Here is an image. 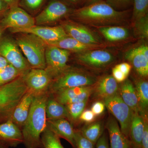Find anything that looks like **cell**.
<instances>
[{
	"instance_id": "cell-30",
	"label": "cell",
	"mask_w": 148,
	"mask_h": 148,
	"mask_svg": "<svg viewBox=\"0 0 148 148\" xmlns=\"http://www.w3.org/2000/svg\"><path fill=\"white\" fill-rule=\"evenodd\" d=\"M43 148H64L60 138L47 127L41 136Z\"/></svg>"
},
{
	"instance_id": "cell-15",
	"label": "cell",
	"mask_w": 148,
	"mask_h": 148,
	"mask_svg": "<svg viewBox=\"0 0 148 148\" xmlns=\"http://www.w3.org/2000/svg\"><path fill=\"white\" fill-rule=\"evenodd\" d=\"M23 141L21 130L11 120L0 123V142L8 147H15Z\"/></svg>"
},
{
	"instance_id": "cell-46",
	"label": "cell",
	"mask_w": 148,
	"mask_h": 148,
	"mask_svg": "<svg viewBox=\"0 0 148 148\" xmlns=\"http://www.w3.org/2000/svg\"><path fill=\"white\" fill-rule=\"evenodd\" d=\"M10 64L4 57L0 55V69H3Z\"/></svg>"
},
{
	"instance_id": "cell-7",
	"label": "cell",
	"mask_w": 148,
	"mask_h": 148,
	"mask_svg": "<svg viewBox=\"0 0 148 148\" xmlns=\"http://www.w3.org/2000/svg\"><path fill=\"white\" fill-rule=\"evenodd\" d=\"M70 55V51L48 45L45 50V70L53 79L69 69L67 64Z\"/></svg>"
},
{
	"instance_id": "cell-2",
	"label": "cell",
	"mask_w": 148,
	"mask_h": 148,
	"mask_svg": "<svg viewBox=\"0 0 148 148\" xmlns=\"http://www.w3.org/2000/svg\"><path fill=\"white\" fill-rule=\"evenodd\" d=\"M27 90L22 77L0 87V123L11 120L15 107Z\"/></svg>"
},
{
	"instance_id": "cell-22",
	"label": "cell",
	"mask_w": 148,
	"mask_h": 148,
	"mask_svg": "<svg viewBox=\"0 0 148 148\" xmlns=\"http://www.w3.org/2000/svg\"><path fill=\"white\" fill-rule=\"evenodd\" d=\"M125 57L134 66L137 73L142 77L148 75V58L142 54L137 48L126 52Z\"/></svg>"
},
{
	"instance_id": "cell-6",
	"label": "cell",
	"mask_w": 148,
	"mask_h": 148,
	"mask_svg": "<svg viewBox=\"0 0 148 148\" xmlns=\"http://www.w3.org/2000/svg\"><path fill=\"white\" fill-rule=\"evenodd\" d=\"M103 103L109 112L119 123L121 132L130 140V124L134 112L122 100L118 93L104 99Z\"/></svg>"
},
{
	"instance_id": "cell-41",
	"label": "cell",
	"mask_w": 148,
	"mask_h": 148,
	"mask_svg": "<svg viewBox=\"0 0 148 148\" xmlns=\"http://www.w3.org/2000/svg\"><path fill=\"white\" fill-rule=\"evenodd\" d=\"M110 5L113 7L114 6L116 7L126 6L130 4L132 2V0H108Z\"/></svg>"
},
{
	"instance_id": "cell-50",
	"label": "cell",
	"mask_w": 148,
	"mask_h": 148,
	"mask_svg": "<svg viewBox=\"0 0 148 148\" xmlns=\"http://www.w3.org/2000/svg\"><path fill=\"white\" fill-rule=\"evenodd\" d=\"M132 148H142V147L140 146H135L132 145Z\"/></svg>"
},
{
	"instance_id": "cell-1",
	"label": "cell",
	"mask_w": 148,
	"mask_h": 148,
	"mask_svg": "<svg viewBox=\"0 0 148 148\" xmlns=\"http://www.w3.org/2000/svg\"><path fill=\"white\" fill-rule=\"evenodd\" d=\"M49 91L35 95L29 115L21 129L26 148H43L41 136L47 127L45 107Z\"/></svg>"
},
{
	"instance_id": "cell-23",
	"label": "cell",
	"mask_w": 148,
	"mask_h": 148,
	"mask_svg": "<svg viewBox=\"0 0 148 148\" xmlns=\"http://www.w3.org/2000/svg\"><path fill=\"white\" fill-rule=\"evenodd\" d=\"M45 113L47 120L68 119L66 106L56 101L50 93L46 104Z\"/></svg>"
},
{
	"instance_id": "cell-44",
	"label": "cell",
	"mask_w": 148,
	"mask_h": 148,
	"mask_svg": "<svg viewBox=\"0 0 148 148\" xmlns=\"http://www.w3.org/2000/svg\"><path fill=\"white\" fill-rule=\"evenodd\" d=\"M10 8L8 5L2 0H0V15L2 14H5Z\"/></svg>"
},
{
	"instance_id": "cell-48",
	"label": "cell",
	"mask_w": 148,
	"mask_h": 148,
	"mask_svg": "<svg viewBox=\"0 0 148 148\" xmlns=\"http://www.w3.org/2000/svg\"><path fill=\"white\" fill-rule=\"evenodd\" d=\"M0 148H9L8 147L0 142Z\"/></svg>"
},
{
	"instance_id": "cell-17",
	"label": "cell",
	"mask_w": 148,
	"mask_h": 148,
	"mask_svg": "<svg viewBox=\"0 0 148 148\" xmlns=\"http://www.w3.org/2000/svg\"><path fill=\"white\" fill-rule=\"evenodd\" d=\"M106 127L108 132L110 148H132L131 141L121 132L115 119L109 117Z\"/></svg>"
},
{
	"instance_id": "cell-5",
	"label": "cell",
	"mask_w": 148,
	"mask_h": 148,
	"mask_svg": "<svg viewBox=\"0 0 148 148\" xmlns=\"http://www.w3.org/2000/svg\"><path fill=\"white\" fill-rule=\"evenodd\" d=\"M95 83L96 79L94 77L77 70L68 69L53 80L48 91L51 93L65 88L90 86Z\"/></svg>"
},
{
	"instance_id": "cell-10",
	"label": "cell",
	"mask_w": 148,
	"mask_h": 148,
	"mask_svg": "<svg viewBox=\"0 0 148 148\" xmlns=\"http://www.w3.org/2000/svg\"><path fill=\"white\" fill-rule=\"evenodd\" d=\"M71 9L60 0H51L35 18L37 25L49 24L58 21L70 13Z\"/></svg>"
},
{
	"instance_id": "cell-21",
	"label": "cell",
	"mask_w": 148,
	"mask_h": 148,
	"mask_svg": "<svg viewBox=\"0 0 148 148\" xmlns=\"http://www.w3.org/2000/svg\"><path fill=\"white\" fill-rule=\"evenodd\" d=\"M119 95L122 100L134 113H140L136 90L135 86L129 80L124 81L122 84Z\"/></svg>"
},
{
	"instance_id": "cell-37",
	"label": "cell",
	"mask_w": 148,
	"mask_h": 148,
	"mask_svg": "<svg viewBox=\"0 0 148 148\" xmlns=\"http://www.w3.org/2000/svg\"><path fill=\"white\" fill-rule=\"evenodd\" d=\"M106 106L103 102L97 101L92 104L91 110L96 116L101 115L106 110Z\"/></svg>"
},
{
	"instance_id": "cell-14",
	"label": "cell",
	"mask_w": 148,
	"mask_h": 148,
	"mask_svg": "<svg viewBox=\"0 0 148 148\" xmlns=\"http://www.w3.org/2000/svg\"><path fill=\"white\" fill-rule=\"evenodd\" d=\"M35 96L34 94L28 89L13 111L11 120L21 130L29 115Z\"/></svg>"
},
{
	"instance_id": "cell-13",
	"label": "cell",
	"mask_w": 148,
	"mask_h": 148,
	"mask_svg": "<svg viewBox=\"0 0 148 148\" xmlns=\"http://www.w3.org/2000/svg\"><path fill=\"white\" fill-rule=\"evenodd\" d=\"M92 92V88L86 86L65 88L49 93L56 101L65 106L88 100Z\"/></svg>"
},
{
	"instance_id": "cell-36",
	"label": "cell",
	"mask_w": 148,
	"mask_h": 148,
	"mask_svg": "<svg viewBox=\"0 0 148 148\" xmlns=\"http://www.w3.org/2000/svg\"><path fill=\"white\" fill-rule=\"evenodd\" d=\"M95 118V114L91 110H86L82 112L79 120L87 123H91L94 121Z\"/></svg>"
},
{
	"instance_id": "cell-19",
	"label": "cell",
	"mask_w": 148,
	"mask_h": 148,
	"mask_svg": "<svg viewBox=\"0 0 148 148\" xmlns=\"http://www.w3.org/2000/svg\"><path fill=\"white\" fill-rule=\"evenodd\" d=\"M67 34L79 42L90 45H97L99 43L92 33L81 26L71 24H66L63 27Z\"/></svg>"
},
{
	"instance_id": "cell-4",
	"label": "cell",
	"mask_w": 148,
	"mask_h": 148,
	"mask_svg": "<svg viewBox=\"0 0 148 148\" xmlns=\"http://www.w3.org/2000/svg\"><path fill=\"white\" fill-rule=\"evenodd\" d=\"M124 13L116 10L108 3L99 1L74 10L72 15L87 21H104L121 18Z\"/></svg>"
},
{
	"instance_id": "cell-45",
	"label": "cell",
	"mask_w": 148,
	"mask_h": 148,
	"mask_svg": "<svg viewBox=\"0 0 148 148\" xmlns=\"http://www.w3.org/2000/svg\"><path fill=\"white\" fill-rule=\"evenodd\" d=\"M138 51L145 56L147 58H148V47L146 45H142L137 48Z\"/></svg>"
},
{
	"instance_id": "cell-35",
	"label": "cell",
	"mask_w": 148,
	"mask_h": 148,
	"mask_svg": "<svg viewBox=\"0 0 148 148\" xmlns=\"http://www.w3.org/2000/svg\"><path fill=\"white\" fill-rule=\"evenodd\" d=\"M75 148H95V144L84 138L77 130L75 132Z\"/></svg>"
},
{
	"instance_id": "cell-27",
	"label": "cell",
	"mask_w": 148,
	"mask_h": 148,
	"mask_svg": "<svg viewBox=\"0 0 148 148\" xmlns=\"http://www.w3.org/2000/svg\"><path fill=\"white\" fill-rule=\"evenodd\" d=\"M84 138L96 144L103 135V127L101 121L92 123L82 127L79 130Z\"/></svg>"
},
{
	"instance_id": "cell-47",
	"label": "cell",
	"mask_w": 148,
	"mask_h": 148,
	"mask_svg": "<svg viewBox=\"0 0 148 148\" xmlns=\"http://www.w3.org/2000/svg\"><path fill=\"white\" fill-rule=\"evenodd\" d=\"M67 1L69 2L73 3H76L79 2L81 0H66Z\"/></svg>"
},
{
	"instance_id": "cell-9",
	"label": "cell",
	"mask_w": 148,
	"mask_h": 148,
	"mask_svg": "<svg viewBox=\"0 0 148 148\" xmlns=\"http://www.w3.org/2000/svg\"><path fill=\"white\" fill-rule=\"evenodd\" d=\"M23 77L27 88L35 95L48 92L53 80L45 69L32 68Z\"/></svg>"
},
{
	"instance_id": "cell-34",
	"label": "cell",
	"mask_w": 148,
	"mask_h": 148,
	"mask_svg": "<svg viewBox=\"0 0 148 148\" xmlns=\"http://www.w3.org/2000/svg\"><path fill=\"white\" fill-rule=\"evenodd\" d=\"M148 20L147 15L136 20L135 28L137 33L143 38H148Z\"/></svg>"
},
{
	"instance_id": "cell-3",
	"label": "cell",
	"mask_w": 148,
	"mask_h": 148,
	"mask_svg": "<svg viewBox=\"0 0 148 148\" xmlns=\"http://www.w3.org/2000/svg\"><path fill=\"white\" fill-rule=\"evenodd\" d=\"M16 43L32 69H45L47 45L44 41L32 34H24L17 38Z\"/></svg>"
},
{
	"instance_id": "cell-24",
	"label": "cell",
	"mask_w": 148,
	"mask_h": 148,
	"mask_svg": "<svg viewBox=\"0 0 148 148\" xmlns=\"http://www.w3.org/2000/svg\"><path fill=\"white\" fill-rule=\"evenodd\" d=\"M145 118L139 113L133 114L130 131V139L132 145L141 147Z\"/></svg>"
},
{
	"instance_id": "cell-49",
	"label": "cell",
	"mask_w": 148,
	"mask_h": 148,
	"mask_svg": "<svg viewBox=\"0 0 148 148\" xmlns=\"http://www.w3.org/2000/svg\"><path fill=\"white\" fill-rule=\"evenodd\" d=\"M100 1H101V0H88V1L90 3V4H92V3L97 2H99Z\"/></svg>"
},
{
	"instance_id": "cell-51",
	"label": "cell",
	"mask_w": 148,
	"mask_h": 148,
	"mask_svg": "<svg viewBox=\"0 0 148 148\" xmlns=\"http://www.w3.org/2000/svg\"><path fill=\"white\" fill-rule=\"evenodd\" d=\"M2 29L0 28V38H1V36L2 34Z\"/></svg>"
},
{
	"instance_id": "cell-33",
	"label": "cell",
	"mask_w": 148,
	"mask_h": 148,
	"mask_svg": "<svg viewBox=\"0 0 148 148\" xmlns=\"http://www.w3.org/2000/svg\"><path fill=\"white\" fill-rule=\"evenodd\" d=\"M148 8V0H134L133 16L135 21L147 15Z\"/></svg>"
},
{
	"instance_id": "cell-8",
	"label": "cell",
	"mask_w": 148,
	"mask_h": 148,
	"mask_svg": "<svg viewBox=\"0 0 148 148\" xmlns=\"http://www.w3.org/2000/svg\"><path fill=\"white\" fill-rule=\"evenodd\" d=\"M0 55L24 75L32 69L17 44L13 40L6 38L0 42Z\"/></svg>"
},
{
	"instance_id": "cell-38",
	"label": "cell",
	"mask_w": 148,
	"mask_h": 148,
	"mask_svg": "<svg viewBox=\"0 0 148 148\" xmlns=\"http://www.w3.org/2000/svg\"><path fill=\"white\" fill-rule=\"evenodd\" d=\"M96 148H110L108 137L106 133H103L95 144Z\"/></svg>"
},
{
	"instance_id": "cell-12",
	"label": "cell",
	"mask_w": 148,
	"mask_h": 148,
	"mask_svg": "<svg viewBox=\"0 0 148 148\" xmlns=\"http://www.w3.org/2000/svg\"><path fill=\"white\" fill-rule=\"evenodd\" d=\"M13 33L32 34L39 38L47 45L54 42L69 35L63 27H48L34 26L25 29H11Z\"/></svg>"
},
{
	"instance_id": "cell-42",
	"label": "cell",
	"mask_w": 148,
	"mask_h": 148,
	"mask_svg": "<svg viewBox=\"0 0 148 148\" xmlns=\"http://www.w3.org/2000/svg\"><path fill=\"white\" fill-rule=\"evenodd\" d=\"M118 68L126 77L128 75L131 69V66L128 63H123L116 65Z\"/></svg>"
},
{
	"instance_id": "cell-11",
	"label": "cell",
	"mask_w": 148,
	"mask_h": 148,
	"mask_svg": "<svg viewBox=\"0 0 148 148\" xmlns=\"http://www.w3.org/2000/svg\"><path fill=\"white\" fill-rule=\"evenodd\" d=\"M3 26L11 29H25L35 26V18L19 6L10 8L5 14Z\"/></svg>"
},
{
	"instance_id": "cell-16",
	"label": "cell",
	"mask_w": 148,
	"mask_h": 148,
	"mask_svg": "<svg viewBox=\"0 0 148 148\" xmlns=\"http://www.w3.org/2000/svg\"><path fill=\"white\" fill-rule=\"evenodd\" d=\"M47 127L59 138L65 139L73 148L75 145V132L73 124L66 119L47 121Z\"/></svg>"
},
{
	"instance_id": "cell-20",
	"label": "cell",
	"mask_w": 148,
	"mask_h": 148,
	"mask_svg": "<svg viewBox=\"0 0 148 148\" xmlns=\"http://www.w3.org/2000/svg\"><path fill=\"white\" fill-rule=\"evenodd\" d=\"M118 84L112 76L103 77L98 81L93 92L95 97L103 100L118 93Z\"/></svg>"
},
{
	"instance_id": "cell-39",
	"label": "cell",
	"mask_w": 148,
	"mask_h": 148,
	"mask_svg": "<svg viewBox=\"0 0 148 148\" xmlns=\"http://www.w3.org/2000/svg\"><path fill=\"white\" fill-rule=\"evenodd\" d=\"M142 148H148V125L147 118L145 119V126L141 141Z\"/></svg>"
},
{
	"instance_id": "cell-43",
	"label": "cell",
	"mask_w": 148,
	"mask_h": 148,
	"mask_svg": "<svg viewBox=\"0 0 148 148\" xmlns=\"http://www.w3.org/2000/svg\"><path fill=\"white\" fill-rule=\"evenodd\" d=\"M8 5L10 8L18 6L20 0H2Z\"/></svg>"
},
{
	"instance_id": "cell-18",
	"label": "cell",
	"mask_w": 148,
	"mask_h": 148,
	"mask_svg": "<svg viewBox=\"0 0 148 148\" xmlns=\"http://www.w3.org/2000/svg\"><path fill=\"white\" fill-rule=\"evenodd\" d=\"M78 59L85 64L99 67L110 64L112 61L113 57L108 51L97 50L83 53L78 56Z\"/></svg>"
},
{
	"instance_id": "cell-29",
	"label": "cell",
	"mask_w": 148,
	"mask_h": 148,
	"mask_svg": "<svg viewBox=\"0 0 148 148\" xmlns=\"http://www.w3.org/2000/svg\"><path fill=\"white\" fill-rule=\"evenodd\" d=\"M88 100L65 105L68 112V120L73 124L79 119L80 116L84 110Z\"/></svg>"
},
{
	"instance_id": "cell-40",
	"label": "cell",
	"mask_w": 148,
	"mask_h": 148,
	"mask_svg": "<svg viewBox=\"0 0 148 148\" xmlns=\"http://www.w3.org/2000/svg\"><path fill=\"white\" fill-rule=\"evenodd\" d=\"M112 73L113 77L117 82H123L127 78L116 66L113 69Z\"/></svg>"
},
{
	"instance_id": "cell-25",
	"label": "cell",
	"mask_w": 148,
	"mask_h": 148,
	"mask_svg": "<svg viewBox=\"0 0 148 148\" xmlns=\"http://www.w3.org/2000/svg\"><path fill=\"white\" fill-rule=\"evenodd\" d=\"M68 36L54 42L47 44L56 47L73 51H82L90 49L97 45H90L82 43L71 37Z\"/></svg>"
},
{
	"instance_id": "cell-28",
	"label": "cell",
	"mask_w": 148,
	"mask_h": 148,
	"mask_svg": "<svg viewBox=\"0 0 148 148\" xmlns=\"http://www.w3.org/2000/svg\"><path fill=\"white\" fill-rule=\"evenodd\" d=\"M99 30L104 37L110 41L121 40L128 36L127 29L121 27H102Z\"/></svg>"
},
{
	"instance_id": "cell-31",
	"label": "cell",
	"mask_w": 148,
	"mask_h": 148,
	"mask_svg": "<svg viewBox=\"0 0 148 148\" xmlns=\"http://www.w3.org/2000/svg\"><path fill=\"white\" fill-rule=\"evenodd\" d=\"M24 75L10 64L0 69V87Z\"/></svg>"
},
{
	"instance_id": "cell-26",
	"label": "cell",
	"mask_w": 148,
	"mask_h": 148,
	"mask_svg": "<svg viewBox=\"0 0 148 148\" xmlns=\"http://www.w3.org/2000/svg\"><path fill=\"white\" fill-rule=\"evenodd\" d=\"M135 87L138 97L140 114L144 117H146L148 107V82L143 80H138L135 83Z\"/></svg>"
},
{
	"instance_id": "cell-32",
	"label": "cell",
	"mask_w": 148,
	"mask_h": 148,
	"mask_svg": "<svg viewBox=\"0 0 148 148\" xmlns=\"http://www.w3.org/2000/svg\"><path fill=\"white\" fill-rule=\"evenodd\" d=\"M47 0H20L18 6L32 13L39 11Z\"/></svg>"
}]
</instances>
